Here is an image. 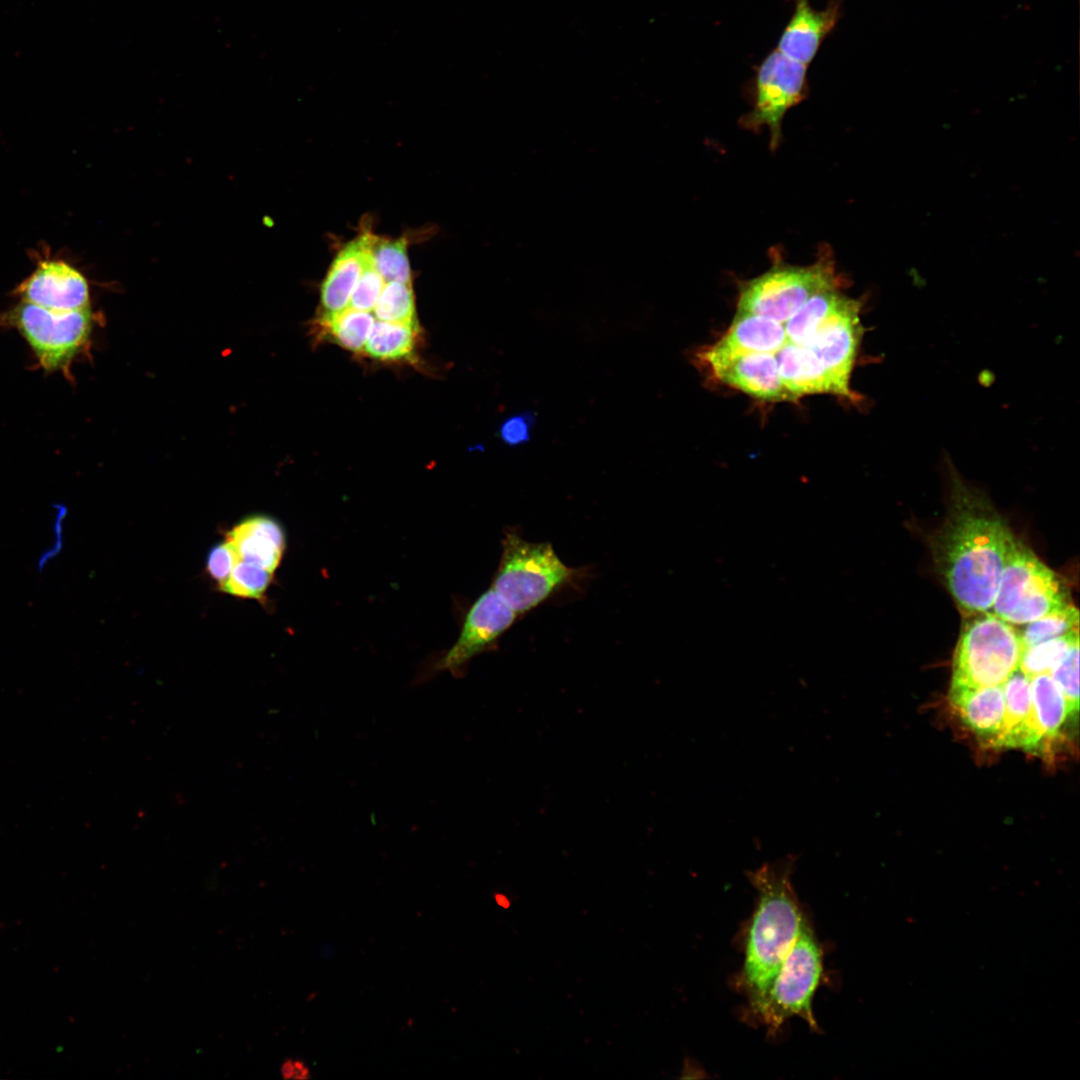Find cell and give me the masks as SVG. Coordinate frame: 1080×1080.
<instances>
[{"mask_svg": "<svg viewBox=\"0 0 1080 1080\" xmlns=\"http://www.w3.org/2000/svg\"><path fill=\"white\" fill-rule=\"evenodd\" d=\"M16 295L32 303L54 311L87 309L90 302L89 286L84 275L71 264L60 259H44L15 290Z\"/></svg>", "mask_w": 1080, "mask_h": 1080, "instance_id": "13", "label": "cell"}, {"mask_svg": "<svg viewBox=\"0 0 1080 1080\" xmlns=\"http://www.w3.org/2000/svg\"><path fill=\"white\" fill-rule=\"evenodd\" d=\"M823 976V955L807 920L768 989L750 1001L751 1009L774 1034L790 1017L798 1016L817 1030L812 1001Z\"/></svg>", "mask_w": 1080, "mask_h": 1080, "instance_id": "6", "label": "cell"}, {"mask_svg": "<svg viewBox=\"0 0 1080 1080\" xmlns=\"http://www.w3.org/2000/svg\"><path fill=\"white\" fill-rule=\"evenodd\" d=\"M517 617L495 590L488 589L470 607L454 645L418 681L446 670L455 677L463 676L469 661L495 647Z\"/></svg>", "mask_w": 1080, "mask_h": 1080, "instance_id": "10", "label": "cell"}, {"mask_svg": "<svg viewBox=\"0 0 1080 1080\" xmlns=\"http://www.w3.org/2000/svg\"><path fill=\"white\" fill-rule=\"evenodd\" d=\"M1078 641L1079 631H1074L1024 648L1018 669L1030 678L1040 674H1050L1073 644Z\"/></svg>", "mask_w": 1080, "mask_h": 1080, "instance_id": "27", "label": "cell"}, {"mask_svg": "<svg viewBox=\"0 0 1080 1080\" xmlns=\"http://www.w3.org/2000/svg\"><path fill=\"white\" fill-rule=\"evenodd\" d=\"M1022 650L1014 625L990 611L965 615L953 655L950 688L1003 685L1019 668Z\"/></svg>", "mask_w": 1080, "mask_h": 1080, "instance_id": "4", "label": "cell"}, {"mask_svg": "<svg viewBox=\"0 0 1080 1080\" xmlns=\"http://www.w3.org/2000/svg\"><path fill=\"white\" fill-rule=\"evenodd\" d=\"M94 316L90 308L54 311L21 301L0 318L31 347L41 368L70 376L72 362L88 345Z\"/></svg>", "mask_w": 1080, "mask_h": 1080, "instance_id": "8", "label": "cell"}, {"mask_svg": "<svg viewBox=\"0 0 1080 1080\" xmlns=\"http://www.w3.org/2000/svg\"><path fill=\"white\" fill-rule=\"evenodd\" d=\"M421 329L417 322L374 323L364 353L382 362L414 361Z\"/></svg>", "mask_w": 1080, "mask_h": 1080, "instance_id": "22", "label": "cell"}, {"mask_svg": "<svg viewBox=\"0 0 1080 1080\" xmlns=\"http://www.w3.org/2000/svg\"><path fill=\"white\" fill-rule=\"evenodd\" d=\"M238 561V556L228 541L215 545L207 557L208 573L220 585L227 579Z\"/></svg>", "mask_w": 1080, "mask_h": 1080, "instance_id": "33", "label": "cell"}, {"mask_svg": "<svg viewBox=\"0 0 1080 1080\" xmlns=\"http://www.w3.org/2000/svg\"><path fill=\"white\" fill-rule=\"evenodd\" d=\"M374 320L370 312L346 308L329 317L318 316L313 327L317 336L328 337L348 351L364 353Z\"/></svg>", "mask_w": 1080, "mask_h": 1080, "instance_id": "23", "label": "cell"}, {"mask_svg": "<svg viewBox=\"0 0 1080 1080\" xmlns=\"http://www.w3.org/2000/svg\"><path fill=\"white\" fill-rule=\"evenodd\" d=\"M839 288L832 253L822 248L806 267L775 263L773 268L741 288L737 313L764 316L785 323L809 298Z\"/></svg>", "mask_w": 1080, "mask_h": 1080, "instance_id": "7", "label": "cell"}, {"mask_svg": "<svg viewBox=\"0 0 1080 1080\" xmlns=\"http://www.w3.org/2000/svg\"><path fill=\"white\" fill-rule=\"evenodd\" d=\"M370 252L374 265L385 282L411 284L406 238L387 239L372 233Z\"/></svg>", "mask_w": 1080, "mask_h": 1080, "instance_id": "26", "label": "cell"}, {"mask_svg": "<svg viewBox=\"0 0 1080 1080\" xmlns=\"http://www.w3.org/2000/svg\"><path fill=\"white\" fill-rule=\"evenodd\" d=\"M949 699L968 728L993 747L1003 725V686L950 688Z\"/></svg>", "mask_w": 1080, "mask_h": 1080, "instance_id": "19", "label": "cell"}, {"mask_svg": "<svg viewBox=\"0 0 1080 1080\" xmlns=\"http://www.w3.org/2000/svg\"><path fill=\"white\" fill-rule=\"evenodd\" d=\"M272 574L259 565L239 560L227 579L220 584V589L234 596L261 599L272 580Z\"/></svg>", "mask_w": 1080, "mask_h": 1080, "instance_id": "29", "label": "cell"}, {"mask_svg": "<svg viewBox=\"0 0 1080 1080\" xmlns=\"http://www.w3.org/2000/svg\"><path fill=\"white\" fill-rule=\"evenodd\" d=\"M775 358L783 386L792 400L810 394L840 396L832 377L809 348L787 342Z\"/></svg>", "mask_w": 1080, "mask_h": 1080, "instance_id": "18", "label": "cell"}, {"mask_svg": "<svg viewBox=\"0 0 1080 1080\" xmlns=\"http://www.w3.org/2000/svg\"><path fill=\"white\" fill-rule=\"evenodd\" d=\"M372 233L349 241L334 258L320 287L321 314L335 315L348 307L351 294L370 256Z\"/></svg>", "mask_w": 1080, "mask_h": 1080, "instance_id": "16", "label": "cell"}, {"mask_svg": "<svg viewBox=\"0 0 1080 1080\" xmlns=\"http://www.w3.org/2000/svg\"><path fill=\"white\" fill-rule=\"evenodd\" d=\"M945 519L931 547L939 574L961 611H990L1014 535L988 499L951 473Z\"/></svg>", "mask_w": 1080, "mask_h": 1080, "instance_id": "1", "label": "cell"}, {"mask_svg": "<svg viewBox=\"0 0 1080 1080\" xmlns=\"http://www.w3.org/2000/svg\"><path fill=\"white\" fill-rule=\"evenodd\" d=\"M1079 641L1074 643L1050 675L1061 688L1073 714L1079 709Z\"/></svg>", "mask_w": 1080, "mask_h": 1080, "instance_id": "30", "label": "cell"}, {"mask_svg": "<svg viewBox=\"0 0 1080 1080\" xmlns=\"http://www.w3.org/2000/svg\"><path fill=\"white\" fill-rule=\"evenodd\" d=\"M862 335L860 304L848 297L804 346L828 371L840 397L850 401L858 400L850 387V378Z\"/></svg>", "mask_w": 1080, "mask_h": 1080, "instance_id": "11", "label": "cell"}, {"mask_svg": "<svg viewBox=\"0 0 1080 1080\" xmlns=\"http://www.w3.org/2000/svg\"><path fill=\"white\" fill-rule=\"evenodd\" d=\"M795 860L789 855L747 872L758 896L741 975L750 1001L768 989L806 920L791 883Z\"/></svg>", "mask_w": 1080, "mask_h": 1080, "instance_id": "2", "label": "cell"}, {"mask_svg": "<svg viewBox=\"0 0 1080 1080\" xmlns=\"http://www.w3.org/2000/svg\"><path fill=\"white\" fill-rule=\"evenodd\" d=\"M847 298L839 288L813 295L784 323L788 342L805 346Z\"/></svg>", "mask_w": 1080, "mask_h": 1080, "instance_id": "24", "label": "cell"}, {"mask_svg": "<svg viewBox=\"0 0 1080 1080\" xmlns=\"http://www.w3.org/2000/svg\"><path fill=\"white\" fill-rule=\"evenodd\" d=\"M1070 603V593L1063 580L1013 537L990 612L1020 626Z\"/></svg>", "mask_w": 1080, "mask_h": 1080, "instance_id": "5", "label": "cell"}, {"mask_svg": "<svg viewBox=\"0 0 1080 1080\" xmlns=\"http://www.w3.org/2000/svg\"><path fill=\"white\" fill-rule=\"evenodd\" d=\"M807 65L796 62L777 48L756 67L752 79V109L740 122L744 128L770 132V146L776 149L781 139L782 121L791 108L807 98Z\"/></svg>", "mask_w": 1080, "mask_h": 1080, "instance_id": "9", "label": "cell"}, {"mask_svg": "<svg viewBox=\"0 0 1080 1080\" xmlns=\"http://www.w3.org/2000/svg\"><path fill=\"white\" fill-rule=\"evenodd\" d=\"M698 356L718 381L730 387L760 400H792L774 354L736 351L716 343Z\"/></svg>", "mask_w": 1080, "mask_h": 1080, "instance_id": "12", "label": "cell"}, {"mask_svg": "<svg viewBox=\"0 0 1080 1080\" xmlns=\"http://www.w3.org/2000/svg\"><path fill=\"white\" fill-rule=\"evenodd\" d=\"M1030 691L1034 720L1045 749V745L1059 735L1066 719L1073 713L1050 674L1031 677Z\"/></svg>", "mask_w": 1080, "mask_h": 1080, "instance_id": "21", "label": "cell"}, {"mask_svg": "<svg viewBox=\"0 0 1080 1080\" xmlns=\"http://www.w3.org/2000/svg\"><path fill=\"white\" fill-rule=\"evenodd\" d=\"M1017 629L1023 649L1043 641L1079 631V611L1073 603L1048 613Z\"/></svg>", "mask_w": 1080, "mask_h": 1080, "instance_id": "25", "label": "cell"}, {"mask_svg": "<svg viewBox=\"0 0 1080 1080\" xmlns=\"http://www.w3.org/2000/svg\"><path fill=\"white\" fill-rule=\"evenodd\" d=\"M788 342L784 323L746 313L736 316L718 344L736 351L776 354Z\"/></svg>", "mask_w": 1080, "mask_h": 1080, "instance_id": "20", "label": "cell"}, {"mask_svg": "<svg viewBox=\"0 0 1080 1080\" xmlns=\"http://www.w3.org/2000/svg\"><path fill=\"white\" fill-rule=\"evenodd\" d=\"M1002 686L1005 699L1003 725L993 747L1043 751V741L1032 711L1030 677L1017 669Z\"/></svg>", "mask_w": 1080, "mask_h": 1080, "instance_id": "15", "label": "cell"}, {"mask_svg": "<svg viewBox=\"0 0 1080 1080\" xmlns=\"http://www.w3.org/2000/svg\"><path fill=\"white\" fill-rule=\"evenodd\" d=\"M280 1075L285 1080H309L312 1078L310 1067L301 1059L287 1058L280 1066Z\"/></svg>", "mask_w": 1080, "mask_h": 1080, "instance_id": "34", "label": "cell"}, {"mask_svg": "<svg viewBox=\"0 0 1080 1080\" xmlns=\"http://www.w3.org/2000/svg\"><path fill=\"white\" fill-rule=\"evenodd\" d=\"M373 312L379 321L417 322L412 284L397 281L386 282Z\"/></svg>", "mask_w": 1080, "mask_h": 1080, "instance_id": "28", "label": "cell"}, {"mask_svg": "<svg viewBox=\"0 0 1080 1080\" xmlns=\"http://www.w3.org/2000/svg\"><path fill=\"white\" fill-rule=\"evenodd\" d=\"M535 423L536 414L531 410L512 414L499 426L498 437L509 447L522 446L529 442Z\"/></svg>", "mask_w": 1080, "mask_h": 1080, "instance_id": "32", "label": "cell"}, {"mask_svg": "<svg viewBox=\"0 0 1080 1080\" xmlns=\"http://www.w3.org/2000/svg\"><path fill=\"white\" fill-rule=\"evenodd\" d=\"M385 283L374 265L370 252L362 274L351 294L347 308L367 312L373 311Z\"/></svg>", "mask_w": 1080, "mask_h": 1080, "instance_id": "31", "label": "cell"}, {"mask_svg": "<svg viewBox=\"0 0 1080 1080\" xmlns=\"http://www.w3.org/2000/svg\"><path fill=\"white\" fill-rule=\"evenodd\" d=\"M238 559L270 572L278 567L285 549L284 530L276 520L258 515L245 519L227 536Z\"/></svg>", "mask_w": 1080, "mask_h": 1080, "instance_id": "17", "label": "cell"}, {"mask_svg": "<svg viewBox=\"0 0 1080 1080\" xmlns=\"http://www.w3.org/2000/svg\"><path fill=\"white\" fill-rule=\"evenodd\" d=\"M580 571L567 566L551 543L526 541L510 530L502 540V555L491 588L519 616L574 582Z\"/></svg>", "mask_w": 1080, "mask_h": 1080, "instance_id": "3", "label": "cell"}, {"mask_svg": "<svg viewBox=\"0 0 1080 1080\" xmlns=\"http://www.w3.org/2000/svg\"><path fill=\"white\" fill-rule=\"evenodd\" d=\"M841 12V0H829L820 10L813 8L809 0H795L794 11L779 37L777 49L808 66L836 27Z\"/></svg>", "mask_w": 1080, "mask_h": 1080, "instance_id": "14", "label": "cell"}, {"mask_svg": "<svg viewBox=\"0 0 1080 1080\" xmlns=\"http://www.w3.org/2000/svg\"><path fill=\"white\" fill-rule=\"evenodd\" d=\"M494 898H495V901L497 902V904L499 906L504 907V908L509 907L510 902H509V900L507 899V897L505 895L497 893V894L494 895Z\"/></svg>", "mask_w": 1080, "mask_h": 1080, "instance_id": "35", "label": "cell"}]
</instances>
